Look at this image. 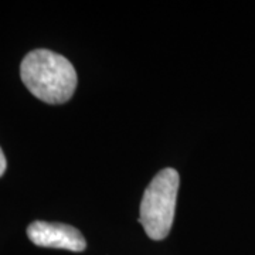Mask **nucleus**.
Listing matches in <instances>:
<instances>
[{
  "label": "nucleus",
  "instance_id": "nucleus-4",
  "mask_svg": "<svg viewBox=\"0 0 255 255\" xmlns=\"http://www.w3.org/2000/svg\"><path fill=\"white\" fill-rule=\"evenodd\" d=\"M6 164H7L6 157H4V153H3L1 147H0V177L4 174V172H6Z\"/></svg>",
  "mask_w": 255,
  "mask_h": 255
},
{
  "label": "nucleus",
  "instance_id": "nucleus-3",
  "mask_svg": "<svg viewBox=\"0 0 255 255\" xmlns=\"http://www.w3.org/2000/svg\"><path fill=\"white\" fill-rule=\"evenodd\" d=\"M27 237L37 247L60 248L74 253H81L87 248L81 231L61 223L33 221L27 227Z\"/></svg>",
  "mask_w": 255,
  "mask_h": 255
},
{
  "label": "nucleus",
  "instance_id": "nucleus-1",
  "mask_svg": "<svg viewBox=\"0 0 255 255\" xmlns=\"http://www.w3.org/2000/svg\"><path fill=\"white\" fill-rule=\"evenodd\" d=\"M20 77L36 98L51 105L71 100L78 82L73 64L64 55L44 48L33 50L23 58Z\"/></svg>",
  "mask_w": 255,
  "mask_h": 255
},
{
  "label": "nucleus",
  "instance_id": "nucleus-2",
  "mask_svg": "<svg viewBox=\"0 0 255 255\" xmlns=\"http://www.w3.org/2000/svg\"><path fill=\"white\" fill-rule=\"evenodd\" d=\"M179 183V173L167 167L156 174L146 187L140 203L139 221L150 240L160 241L169 236L173 226Z\"/></svg>",
  "mask_w": 255,
  "mask_h": 255
}]
</instances>
